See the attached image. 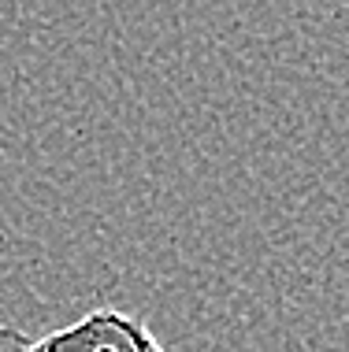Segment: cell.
<instances>
[{"label":"cell","mask_w":349,"mask_h":352,"mask_svg":"<svg viewBox=\"0 0 349 352\" xmlns=\"http://www.w3.org/2000/svg\"><path fill=\"white\" fill-rule=\"evenodd\" d=\"M0 352H167L149 322L123 308H93L45 338L0 327Z\"/></svg>","instance_id":"6da1fadb"}]
</instances>
